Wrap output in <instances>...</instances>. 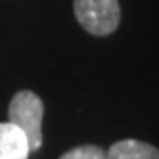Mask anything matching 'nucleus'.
<instances>
[{
    "label": "nucleus",
    "mask_w": 159,
    "mask_h": 159,
    "mask_svg": "<svg viewBox=\"0 0 159 159\" xmlns=\"http://www.w3.org/2000/svg\"><path fill=\"white\" fill-rule=\"evenodd\" d=\"M107 159H159V150L148 142L125 138L111 144L107 150Z\"/></svg>",
    "instance_id": "4"
},
{
    "label": "nucleus",
    "mask_w": 159,
    "mask_h": 159,
    "mask_svg": "<svg viewBox=\"0 0 159 159\" xmlns=\"http://www.w3.org/2000/svg\"><path fill=\"white\" fill-rule=\"evenodd\" d=\"M60 159H107V152L102 150L100 146L86 144V146H77L73 150L65 152Z\"/></svg>",
    "instance_id": "5"
},
{
    "label": "nucleus",
    "mask_w": 159,
    "mask_h": 159,
    "mask_svg": "<svg viewBox=\"0 0 159 159\" xmlns=\"http://www.w3.org/2000/svg\"><path fill=\"white\" fill-rule=\"evenodd\" d=\"M31 148L23 130L14 123H0V159H29Z\"/></svg>",
    "instance_id": "3"
},
{
    "label": "nucleus",
    "mask_w": 159,
    "mask_h": 159,
    "mask_svg": "<svg viewBox=\"0 0 159 159\" xmlns=\"http://www.w3.org/2000/svg\"><path fill=\"white\" fill-rule=\"evenodd\" d=\"M42 117L44 104L39 94H35L33 90H19L14 94L8 106V119L23 130L31 152H37L42 146Z\"/></svg>",
    "instance_id": "1"
},
{
    "label": "nucleus",
    "mask_w": 159,
    "mask_h": 159,
    "mask_svg": "<svg viewBox=\"0 0 159 159\" xmlns=\"http://www.w3.org/2000/svg\"><path fill=\"white\" fill-rule=\"evenodd\" d=\"M75 19L86 33L107 37L121 23L119 0H73Z\"/></svg>",
    "instance_id": "2"
}]
</instances>
